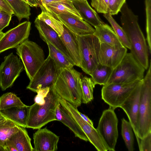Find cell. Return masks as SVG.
I'll list each match as a JSON object with an SVG mask.
<instances>
[{"mask_svg": "<svg viewBox=\"0 0 151 151\" xmlns=\"http://www.w3.org/2000/svg\"><path fill=\"white\" fill-rule=\"evenodd\" d=\"M120 22L131 45L130 53L145 70L149 67L148 46L135 15L125 2L121 8Z\"/></svg>", "mask_w": 151, "mask_h": 151, "instance_id": "6da1fadb", "label": "cell"}, {"mask_svg": "<svg viewBox=\"0 0 151 151\" xmlns=\"http://www.w3.org/2000/svg\"><path fill=\"white\" fill-rule=\"evenodd\" d=\"M82 76L73 67L58 69L53 87L61 98L78 107L82 103L81 82Z\"/></svg>", "mask_w": 151, "mask_h": 151, "instance_id": "7a4b0ae2", "label": "cell"}, {"mask_svg": "<svg viewBox=\"0 0 151 151\" xmlns=\"http://www.w3.org/2000/svg\"><path fill=\"white\" fill-rule=\"evenodd\" d=\"M60 97L53 86L50 87L44 104L40 105L35 103L30 106L26 128L39 129L56 120L55 111Z\"/></svg>", "mask_w": 151, "mask_h": 151, "instance_id": "3957f363", "label": "cell"}, {"mask_svg": "<svg viewBox=\"0 0 151 151\" xmlns=\"http://www.w3.org/2000/svg\"><path fill=\"white\" fill-rule=\"evenodd\" d=\"M151 132V62L142 84L137 119V134L141 139Z\"/></svg>", "mask_w": 151, "mask_h": 151, "instance_id": "277c9868", "label": "cell"}, {"mask_svg": "<svg viewBox=\"0 0 151 151\" xmlns=\"http://www.w3.org/2000/svg\"><path fill=\"white\" fill-rule=\"evenodd\" d=\"M145 70L130 52L127 53L120 63L113 69L106 85L142 80Z\"/></svg>", "mask_w": 151, "mask_h": 151, "instance_id": "5b68a950", "label": "cell"}, {"mask_svg": "<svg viewBox=\"0 0 151 151\" xmlns=\"http://www.w3.org/2000/svg\"><path fill=\"white\" fill-rule=\"evenodd\" d=\"M80 47L81 68L91 76L100 64L99 55L101 43L93 34L77 35Z\"/></svg>", "mask_w": 151, "mask_h": 151, "instance_id": "8992f818", "label": "cell"}, {"mask_svg": "<svg viewBox=\"0 0 151 151\" xmlns=\"http://www.w3.org/2000/svg\"><path fill=\"white\" fill-rule=\"evenodd\" d=\"M16 50L31 81L45 61L44 52L37 43L28 39L17 47Z\"/></svg>", "mask_w": 151, "mask_h": 151, "instance_id": "52a82bcc", "label": "cell"}, {"mask_svg": "<svg viewBox=\"0 0 151 151\" xmlns=\"http://www.w3.org/2000/svg\"><path fill=\"white\" fill-rule=\"evenodd\" d=\"M114 109L109 107L104 110L96 129L108 151H115L118 137V120Z\"/></svg>", "mask_w": 151, "mask_h": 151, "instance_id": "ba28073f", "label": "cell"}, {"mask_svg": "<svg viewBox=\"0 0 151 151\" xmlns=\"http://www.w3.org/2000/svg\"><path fill=\"white\" fill-rule=\"evenodd\" d=\"M141 81L137 80L128 83H111L104 85L101 90L102 99L114 109L120 107Z\"/></svg>", "mask_w": 151, "mask_h": 151, "instance_id": "9c48e42d", "label": "cell"}, {"mask_svg": "<svg viewBox=\"0 0 151 151\" xmlns=\"http://www.w3.org/2000/svg\"><path fill=\"white\" fill-rule=\"evenodd\" d=\"M60 104L70 114L87 137L88 141L98 151H107L108 149L97 130L81 116L78 107L60 97L59 99Z\"/></svg>", "mask_w": 151, "mask_h": 151, "instance_id": "30bf717a", "label": "cell"}, {"mask_svg": "<svg viewBox=\"0 0 151 151\" xmlns=\"http://www.w3.org/2000/svg\"><path fill=\"white\" fill-rule=\"evenodd\" d=\"M58 70L54 61L48 55L30 81L27 89L37 93L41 89L53 86L56 80Z\"/></svg>", "mask_w": 151, "mask_h": 151, "instance_id": "8fae6325", "label": "cell"}, {"mask_svg": "<svg viewBox=\"0 0 151 151\" xmlns=\"http://www.w3.org/2000/svg\"><path fill=\"white\" fill-rule=\"evenodd\" d=\"M4 59L0 65V87L3 91L12 86L24 67L20 58L12 52Z\"/></svg>", "mask_w": 151, "mask_h": 151, "instance_id": "7c38bea8", "label": "cell"}, {"mask_svg": "<svg viewBox=\"0 0 151 151\" xmlns=\"http://www.w3.org/2000/svg\"><path fill=\"white\" fill-rule=\"evenodd\" d=\"M31 26L30 22L26 21L4 33L0 40V53L7 50L16 48L28 40Z\"/></svg>", "mask_w": 151, "mask_h": 151, "instance_id": "4fadbf2b", "label": "cell"}, {"mask_svg": "<svg viewBox=\"0 0 151 151\" xmlns=\"http://www.w3.org/2000/svg\"><path fill=\"white\" fill-rule=\"evenodd\" d=\"M127 51V48L123 45L101 43L99 63L114 69L120 63Z\"/></svg>", "mask_w": 151, "mask_h": 151, "instance_id": "5bb4252c", "label": "cell"}, {"mask_svg": "<svg viewBox=\"0 0 151 151\" xmlns=\"http://www.w3.org/2000/svg\"><path fill=\"white\" fill-rule=\"evenodd\" d=\"M142 80L138 83L120 107L124 110L128 118L137 143L139 142V139L137 134V119Z\"/></svg>", "mask_w": 151, "mask_h": 151, "instance_id": "9a60e30c", "label": "cell"}, {"mask_svg": "<svg viewBox=\"0 0 151 151\" xmlns=\"http://www.w3.org/2000/svg\"><path fill=\"white\" fill-rule=\"evenodd\" d=\"M33 134V151H55L59 137L46 127L38 129Z\"/></svg>", "mask_w": 151, "mask_h": 151, "instance_id": "2e32d148", "label": "cell"}, {"mask_svg": "<svg viewBox=\"0 0 151 151\" xmlns=\"http://www.w3.org/2000/svg\"><path fill=\"white\" fill-rule=\"evenodd\" d=\"M34 23L41 39L47 43H50L52 45L72 61L58 33L52 27L37 17L36 18Z\"/></svg>", "mask_w": 151, "mask_h": 151, "instance_id": "e0dca14e", "label": "cell"}, {"mask_svg": "<svg viewBox=\"0 0 151 151\" xmlns=\"http://www.w3.org/2000/svg\"><path fill=\"white\" fill-rule=\"evenodd\" d=\"M60 38L75 65L81 67L80 47L77 35L63 25Z\"/></svg>", "mask_w": 151, "mask_h": 151, "instance_id": "ac0fdd59", "label": "cell"}, {"mask_svg": "<svg viewBox=\"0 0 151 151\" xmlns=\"http://www.w3.org/2000/svg\"><path fill=\"white\" fill-rule=\"evenodd\" d=\"M57 16L63 25L76 35L93 34L95 32V29L82 19L66 14H60Z\"/></svg>", "mask_w": 151, "mask_h": 151, "instance_id": "d6986e66", "label": "cell"}, {"mask_svg": "<svg viewBox=\"0 0 151 151\" xmlns=\"http://www.w3.org/2000/svg\"><path fill=\"white\" fill-rule=\"evenodd\" d=\"M55 118L56 120L61 122L69 128L76 137L86 141H88L80 127L68 112L60 104L59 101L56 110Z\"/></svg>", "mask_w": 151, "mask_h": 151, "instance_id": "ffe728a7", "label": "cell"}, {"mask_svg": "<svg viewBox=\"0 0 151 151\" xmlns=\"http://www.w3.org/2000/svg\"><path fill=\"white\" fill-rule=\"evenodd\" d=\"M73 4L82 19L95 27L104 23L96 11L91 7L87 0H76Z\"/></svg>", "mask_w": 151, "mask_h": 151, "instance_id": "44dd1931", "label": "cell"}, {"mask_svg": "<svg viewBox=\"0 0 151 151\" xmlns=\"http://www.w3.org/2000/svg\"><path fill=\"white\" fill-rule=\"evenodd\" d=\"M30 106L11 107L0 110V112L8 119L18 126L26 128Z\"/></svg>", "mask_w": 151, "mask_h": 151, "instance_id": "7402d4cb", "label": "cell"}, {"mask_svg": "<svg viewBox=\"0 0 151 151\" xmlns=\"http://www.w3.org/2000/svg\"><path fill=\"white\" fill-rule=\"evenodd\" d=\"M31 141V139L25 128L20 127L19 131L6 141L5 145H12L17 151H33Z\"/></svg>", "mask_w": 151, "mask_h": 151, "instance_id": "603a6c76", "label": "cell"}, {"mask_svg": "<svg viewBox=\"0 0 151 151\" xmlns=\"http://www.w3.org/2000/svg\"><path fill=\"white\" fill-rule=\"evenodd\" d=\"M95 28L93 34L101 43L123 45L112 28L108 24L104 23Z\"/></svg>", "mask_w": 151, "mask_h": 151, "instance_id": "cb8c5ba5", "label": "cell"}, {"mask_svg": "<svg viewBox=\"0 0 151 151\" xmlns=\"http://www.w3.org/2000/svg\"><path fill=\"white\" fill-rule=\"evenodd\" d=\"M42 5L56 15L60 14H66L82 19L74 6L72 1L68 0H64Z\"/></svg>", "mask_w": 151, "mask_h": 151, "instance_id": "d4e9b609", "label": "cell"}, {"mask_svg": "<svg viewBox=\"0 0 151 151\" xmlns=\"http://www.w3.org/2000/svg\"><path fill=\"white\" fill-rule=\"evenodd\" d=\"M39 6L42 12L37 17L53 29L60 37L61 36L63 31V24L61 20L57 15L43 6L41 3Z\"/></svg>", "mask_w": 151, "mask_h": 151, "instance_id": "484cf974", "label": "cell"}, {"mask_svg": "<svg viewBox=\"0 0 151 151\" xmlns=\"http://www.w3.org/2000/svg\"><path fill=\"white\" fill-rule=\"evenodd\" d=\"M49 50V56L52 59L58 69L72 68L73 62L62 52L50 43H47Z\"/></svg>", "mask_w": 151, "mask_h": 151, "instance_id": "4316f807", "label": "cell"}, {"mask_svg": "<svg viewBox=\"0 0 151 151\" xmlns=\"http://www.w3.org/2000/svg\"><path fill=\"white\" fill-rule=\"evenodd\" d=\"M11 6L14 14L20 22L23 18L29 20L31 15L30 6L22 0H5Z\"/></svg>", "mask_w": 151, "mask_h": 151, "instance_id": "83f0119b", "label": "cell"}, {"mask_svg": "<svg viewBox=\"0 0 151 151\" xmlns=\"http://www.w3.org/2000/svg\"><path fill=\"white\" fill-rule=\"evenodd\" d=\"M19 127L8 119L0 123V145L5 149L6 141L14 134L19 131Z\"/></svg>", "mask_w": 151, "mask_h": 151, "instance_id": "f1b7e54d", "label": "cell"}, {"mask_svg": "<svg viewBox=\"0 0 151 151\" xmlns=\"http://www.w3.org/2000/svg\"><path fill=\"white\" fill-rule=\"evenodd\" d=\"M113 69L99 64L92 73L91 78L94 84L105 85Z\"/></svg>", "mask_w": 151, "mask_h": 151, "instance_id": "f546056e", "label": "cell"}, {"mask_svg": "<svg viewBox=\"0 0 151 151\" xmlns=\"http://www.w3.org/2000/svg\"><path fill=\"white\" fill-rule=\"evenodd\" d=\"M121 127L122 135L128 150L134 151V136L130 123L123 118L122 119Z\"/></svg>", "mask_w": 151, "mask_h": 151, "instance_id": "4dcf8cb0", "label": "cell"}, {"mask_svg": "<svg viewBox=\"0 0 151 151\" xmlns=\"http://www.w3.org/2000/svg\"><path fill=\"white\" fill-rule=\"evenodd\" d=\"M82 90V102L86 104L93 99V91L95 85L91 78L82 76L81 82Z\"/></svg>", "mask_w": 151, "mask_h": 151, "instance_id": "1f68e13d", "label": "cell"}, {"mask_svg": "<svg viewBox=\"0 0 151 151\" xmlns=\"http://www.w3.org/2000/svg\"><path fill=\"white\" fill-rule=\"evenodd\" d=\"M103 16L111 25L122 45L130 50V44L122 27L117 23L112 15L108 14H104Z\"/></svg>", "mask_w": 151, "mask_h": 151, "instance_id": "d6a6232c", "label": "cell"}, {"mask_svg": "<svg viewBox=\"0 0 151 151\" xmlns=\"http://www.w3.org/2000/svg\"><path fill=\"white\" fill-rule=\"evenodd\" d=\"M25 105L19 98L12 92L4 93L0 97V110L11 107Z\"/></svg>", "mask_w": 151, "mask_h": 151, "instance_id": "836d02e7", "label": "cell"}, {"mask_svg": "<svg viewBox=\"0 0 151 151\" xmlns=\"http://www.w3.org/2000/svg\"><path fill=\"white\" fill-rule=\"evenodd\" d=\"M109 0H91V5L99 13L109 14Z\"/></svg>", "mask_w": 151, "mask_h": 151, "instance_id": "e575fe53", "label": "cell"}, {"mask_svg": "<svg viewBox=\"0 0 151 151\" xmlns=\"http://www.w3.org/2000/svg\"><path fill=\"white\" fill-rule=\"evenodd\" d=\"M126 0H109V14L111 15H116L120 12Z\"/></svg>", "mask_w": 151, "mask_h": 151, "instance_id": "d590c367", "label": "cell"}, {"mask_svg": "<svg viewBox=\"0 0 151 151\" xmlns=\"http://www.w3.org/2000/svg\"><path fill=\"white\" fill-rule=\"evenodd\" d=\"M138 145L140 151H151V132L140 139Z\"/></svg>", "mask_w": 151, "mask_h": 151, "instance_id": "8d00e7d4", "label": "cell"}, {"mask_svg": "<svg viewBox=\"0 0 151 151\" xmlns=\"http://www.w3.org/2000/svg\"><path fill=\"white\" fill-rule=\"evenodd\" d=\"M12 16V15L3 10L0 11V31L9 25Z\"/></svg>", "mask_w": 151, "mask_h": 151, "instance_id": "74e56055", "label": "cell"}, {"mask_svg": "<svg viewBox=\"0 0 151 151\" xmlns=\"http://www.w3.org/2000/svg\"><path fill=\"white\" fill-rule=\"evenodd\" d=\"M50 88L41 89L38 91L37 95L35 97L34 100L35 103L40 105H42L45 103V98L47 96L50 90Z\"/></svg>", "mask_w": 151, "mask_h": 151, "instance_id": "f35d334b", "label": "cell"}, {"mask_svg": "<svg viewBox=\"0 0 151 151\" xmlns=\"http://www.w3.org/2000/svg\"><path fill=\"white\" fill-rule=\"evenodd\" d=\"M0 8L12 15L14 14L11 6L5 0H0Z\"/></svg>", "mask_w": 151, "mask_h": 151, "instance_id": "ab89813d", "label": "cell"}, {"mask_svg": "<svg viewBox=\"0 0 151 151\" xmlns=\"http://www.w3.org/2000/svg\"><path fill=\"white\" fill-rule=\"evenodd\" d=\"M29 6L37 7L39 6L40 2L39 0H22Z\"/></svg>", "mask_w": 151, "mask_h": 151, "instance_id": "60d3db41", "label": "cell"}, {"mask_svg": "<svg viewBox=\"0 0 151 151\" xmlns=\"http://www.w3.org/2000/svg\"><path fill=\"white\" fill-rule=\"evenodd\" d=\"M79 114L83 119L90 125L93 126V122L87 116L80 112Z\"/></svg>", "mask_w": 151, "mask_h": 151, "instance_id": "b9f144b4", "label": "cell"}, {"mask_svg": "<svg viewBox=\"0 0 151 151\" xmlns=\"http://www.w3.org/2000/svg\"><path fill=\"white\" fill-rule=\"evenodd\" d=\"M41 2V4L42 5L46 4L62 1L64 0H39Z\"/></svg>", "mask_w": 151, "mask_h": 151, "instance_id": "7bdbcfd3", "label": "cell"}, {"mask_svg": "<svg viewBox=\"0 0 151 151\" xmlns=\"http://www.w3.org/2000/svg\"><path fill=\"white\" fill-rule=\"evenodd\" d=\"M7 119L0 112V123L4 122Z\"/></svg>", "mask_w": 151, "mask_h": 151, "instance_id": "ee69618b", "label": "cell"}, {"mask_svg": "<svg viewBox=\"0 0 151 151\" xmlns=\"http://www.w3.org/2000/svg\"><path fill=\"white\" fill-rule=\"evenodd\" d=\"M4 34V33L2 31H0V40L1 37L3 36Z\"/></svg>", "mask_w": 151, "mask_h": 151, "instance_id": "f6af8a7d", "label": "cell"}, {"mask_svg": "<svg viewBox=\"0 0 151 151\" xmlns=\"http://www.w3.org/2000/svg\"><path fill=\"white\" fill-rule=\"evenodd\" d=\"M0 151H6L5 149L0 145Z\"/></svg>", "mask_w": 151, "mask_h": 151, "instance_id": "bcb514c9", "label": "cell"}, {"mask_svg": "<svg viewBox=\"0 0 151 151\" xmlns=\"http://www.w3.org/2000/svg\"><path fill=\"white\" fill-rule=\"evenodd\" d=\"M68 0L70 1H76V0H79V1H85L86 0Z\"/></svg>", "mask_w": 151, "mask_h": 151, "instance_id": "7dc6e473", "label": "cell"}, {"mask_svg": "<svg viewBox=\"0 0 151 151\" xmlns=\"http://www.w3.org/2000/svg\"><path fill=\"white\" fill-rule=\"evenodd\" d=\"M2 10L0 8V11Z\"/></svg>", "mask_w": 151, "mask_h": 151, "instance_id": "c3c4849f", "label": "cell"}]
</instances>
